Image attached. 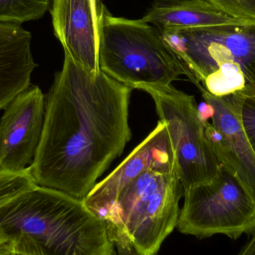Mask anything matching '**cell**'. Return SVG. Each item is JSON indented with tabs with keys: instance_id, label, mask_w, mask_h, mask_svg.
Segmentation results:
<instances>
[{
	"instance_id": "8",
	"label": "cell",
	"mask_w": 255,
	"mask_h": 255,
	"mask_svg": "<svg viewBox=\"0 0 255 255\" xmlns=\"http://www.w3.org/2000/svg\"><path fill=\"white\" fill-rule=\"evenodd\" d=\"M205 103L214 107L212 124L206 133L220 165L228 169L255 202V154L246 136L240 116L242 95L216 97L202 85L197 87Z\"/></svg>"
},
{
	"instance_id": "21",
	"label": "cell",
	"mask_w": 255,
	"mask_h": 255,
	"mask_svg": "<svg viewBox=\"0 0 255 255\" xmlns=\"http://www.w3.org/2000/svg\"><path fill=\"white\" fill-rule=\"evenodd\" d=\"M9 252L4 247H0V255H8Z\"/></svg>"
},
{
	"instance_id": "20",
	"label": "cell",
	"mask_w": 255,
	"mask_h": 255,
	"mask_svg": "<svg viewBox=\"0 0 255 255\" xmlns=\"http://www.w3.org/2000/svg\"><path fill=\"white\" fill-rule=\"evenodd\" d=\"M92 1L93 7H94V10L98 13L100 16V12H101L102 5L99 6L98 0H91Z\"/></svg>"
},
{
	"instance_id": "2",
	"label": "cell",
	"mask_w": 255,
	"mask_h": 255,
	"mask_svg": "<svg viewBox=\"0 0 255 255\" xmlns=\"http://www.w3.org/2000/svg\"><path fill=\"white\" fill-rule=\"evenodd\" d=\"M0 247L24 255H118L83 200L36 185L0 207Z\"/></svg>"
},
{
	"instance_id": "5",
	"label": "cell",
	"mask_w": 255,
	"mask_h": 255,
	"mask_svg": "<svg viewBox=\"0 0 255 255\" xmlns=\"http://www.w3.org/2000/svg\"><path fill=\"white\" fill-rule=\"evenodd\" d=\"M184 189L176 166L149 169L123 190L103 217L112 242L127 241L135 255H157L177 227Z\"/></svg>"
},
{
	"instance_id": "14",
	"label": "cell",
	"mask_w": 255,
	"mask_h": 255,
	"mask_svg": "<svg viewBox=\"0 0 255 255\" xmlns=\"http://www.w3.org/2000/svg\"><path fill=\"white\" fill-rule=\"evenodd\" d=\"M52 0H0V22L21 24L43 17Z\"/></svg>"
},
{
	"instance_id": "6",
	"label": "cell",
	"mask_w": 255,
	"mask_h": 255,
	"mask_svg": "<svg viewBox=\"0 0 255 255\" xmlns=\"http://www.w3.org/2000/svg\"><path fill=\"white\" fill-rule=\"evenodd\" d=\"M154 100L160 122L166 125L183 189L214 181L220 161L208 138L194 97L168 86H143Z\"/></svg>"
},
{
	"instance_id": "22",
	"label": "cell",
	"mask_w": 255,
	"mask_h": 255,
	"mask_svg": "<svg viewBox=\"0 0 255 255\" xmlns=\"http://www.w3.org/2000/svg\"><path fill=\"white\" fill-rule=\"evenodd\" d=\"M8 255H24L18 254V253H10V252H9Z\"/></svg>"
},
{
	"instance_id": "10",
	"label": "cell",
	"mask_w": 255,
	"mask_h": 255,
	"mask_svg": "<svg viewBox=\"0 0 255 255\" xmlns=\"http://www.w3.org/2000/svg\"><path fill=\"white\" fill-rule=\"evenodd\" d=\"M175 166L166 125L159 121L154 130L109 176L97 183L84 199L86 206L103 220L124 188L149 169Z\"/></svg>"
},
{
	"instance_id": "3",
	"label": "cell",
	"mask_w": 255,
	"mask_h": 255,
	"mask_svg": "<svg viewBox=\"0 0 255 255\" xmlns=\"http://www.w3.org/2000/svg\"><path fill=\"white\" fill-rule=\"evenodd\" d=\"M160 32L208 93L255 96V21Z\"/></svg>"
},
{
	"instance_id": "12",
	"label": "cell",
	"mask_w": 255,
	"mask_h": 255,
	"mask_svg": "<svg viewBox=\"0 0 255 255\" xmlns=\"http://www.w3.org/2000/svg\"><path fill=\"white\" fill-rule=\"evenodd\" d=\"M31 41V33L21 25L0 22V110L31 85L37 67Z\"/></svg>"
},
{
	"instance_id": "4",
	"label": "cell",
	"mask_w": 255,
	"mask_h": 255,
	"mask_svg": "<svg viewBox=\"0 0 255 255\" xmlns=\"http://www.w3.org/2000/svg\"><path fill=\"white\" fill-rule=\"evenodd\" d=\"M99 63L108 76L132 89L168 86L181 76L201 85L160 30L142 19L117 17L102 5Z\"/></svg>"
},
{
	"instance_id": "13",
	"label": "cell",
	"mask_w": 255,
	"mask_h": 255,
	"mask_svg": "<svg viewBox=\"0 0 255 255\" xmlns=\"http://www.w3.org/2000/svg\"><path fill=\"white\" fill-rule=\"evenodd\" d=\"M141 19L160 31L243 21L220 11L205 0H157Z\"/></svg>"
},
{
	"instance_id": "11",
	"label": "cell",
	"mask_w": 255,
	"mask_h": 255,
	"mask_svg": "<svg viewBox=\"0 0 255 255\" xmlns=\"http://www.w3.org/2000/svg\"><path fill=\"white\" fill-rule=\"evenodd\" d=\"M50 8L55 37L64 52L92 72L99 63V16L91 0H52Z\"/></svg>"
},
{
	"instance_id": "16",
	"label": "cell",
	"mask_w": 255,
	"mask_h": 255,
	"mask_svg": "<svg viewBox=\"0 0 255 255\" xmlns=\"http://www.w3.org/2000/svg\"><path fill=\"white\" fill-rule=\"evenodd\" d=\"M226 14L242 20L255 21V0H205Z\"/></svg>"
},
{
	"instance_id": "18",
	"label": "cell",
	"mask_w": 255,
	"mask_h": 255,
	"mask_svg": "<svg viewBox=\"0 0 255 255\" xmlns=\"http://www.w3.org/2000/svg\"><path fill=\"white\" fill-rule=\"evenodd\" d=\"M239 255H255V232L250 241L243 248Z\"/></svg>"
},
{
	"instance_id": "9",
	"label": "cell",
	"mask_w": 255,
	"mask_h": 255,
	"mask_svg": "<svg viewBox=\"0 0 255 255\" xmlns=\"http://www.w3.org/2000/svg\"><path fill=\"white\" fill-rule=\"evenodd\" d=\"M45 100L36 85L12 100L0 120V172L18 173L28 168L43 133Z\"/></svg>"
},
{
	"instance_id": "15",
	"label": "cell",
	"mask_w": 255,
	"mask_h": 255,
	"mask_svg": "<svg viewBox=\"0 0 255 255\" xmlns=\"http://www.w3.org/2000/svg\"><path fill=\"white\" fill-rule=\"evenodd\" d=\"M36 185L28 167L18 173L0 172V207Z\"/></svg>"
},
{
	"instance_id": "1",
	"label": "cell",
	"mask_w": 255,
	"mask_h": 255,
	"mask_svg": "<svg viewBox=\"0 0 255 255\" xmlns=\"http://www.w3.org/2000/svg\"><path fill=\"white\" fill-rule=\"evenodd\" d=\"M131 88L64 52L46 94L43 133L30 173L37 185L84 200L131 138Z\"/></svg>"
},
{
	"instance_id": "7",
	"label": "cell",
	"mask_w": 255,
	"mask_h": 255,
	"mask_svg": "<svg viewBox=\"0 0 255 255\" xmlns=\"http://www.w3.org/2000/svg\"><path fill=\"white\" fill-rule=\"evenodd\" d=\"M178 231L199 239L224 235L233 240L255 232V202L224 166L217 178L184 191Z\"/></svg>"
},
{
	"instance_id": "19",
	"label": "cell",
	"mask_w": 255,
	"mask_h": 255,
	"mask_svg": "<svg viewBox=\"0 0 255 255\" xmlns=\"http://www.w3.org/2000/svg\"><path fill=\"white\" fill-rule=\"evenodd\" d=\"M118 255H135L131 247L129 246H116Z\"/></svg>"
},
{
	"instance_id": "17",
	"label": "cell",
	"mask_w": 255,
	"mask_h": 255,
	"mask_svg": "<svg viewBox=\"0 0 255 255\" xmlns=\"http://www.w3.org/2000/svg\"><path fill=\"white\" fill-rule=\"evenodd\" d=\"M241 124L255 154V96H244L240 109Z\"/></svg>"
}]
</instances>
